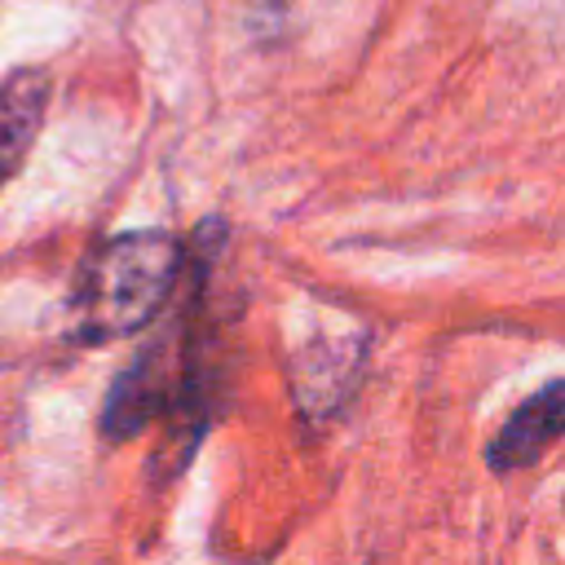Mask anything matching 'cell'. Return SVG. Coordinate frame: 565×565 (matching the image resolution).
I'll return each mask as SVG.
<instances>
[{"instance_id": "6da1fadb", "label": "cell", "mask_w": 565, "mask_h": 565, "mask_svg": "<svg viewBox=\"0 0 565 565\" xmlns=\"http://www.w3.org/2000/svg\"><path fill=\"white\" fill-rule=\"evenodd\" d=\"M225 238L221 221H203L194 243H185V269H181V313H172L141 353L119 371L102 402V437L128 441L150 424H163L159 463L168 472H181L194 455L199 437L212 419V366H207V335L199 318V300L207 291V274L216 260V243Z\"/></svg>"}, {"instance_id": "7a4b0ae2", "label": "cell", "mask_w": 565, "mask_h": 565, "mask_svg": "<svg viewBox=\"0 0 565 565\" xmlns=\"http://www.w3.org/2000/svg\"><path fill=\"white\" fill-rule=\"evenodd\" d=\"M185 243L168 230H128L102 238L71 282V340L106 344L150 327L177 296Z\"/></svg>"}, {"instance_id": "277c9868", "label": "cell", "mask_w": 565, "mask_h": 565, "mask_svg": "<svg viewBox=\"0 0 565 565\" xmlns=\"http://www.w3.org/2000/svg\"><path fill=\"white\" fill-rule=\"evenodd\" d=\"M44 106H49V75L44 71L22 66L0 84V185L31 154L35 132L44 124Z\"/></svg>"}, {"instance_id": "3957f363", "label": "cell", "mask_w": 565, "mask_h": 565, "mask_svg": "<svg viewBox=\"0 0 565 565\" xmlns=\"http://www.w3.org/2000/svg\"><path fill=\"white\" fill-rule=\"evenodd\" d=\"M565 428V384L561 380H547L534 397H525L508 419L503 428L490 437L486 446V468L508 477V472H521L530 463H539L552 441L561 437Z\"/></svg>"}]
</instances>
